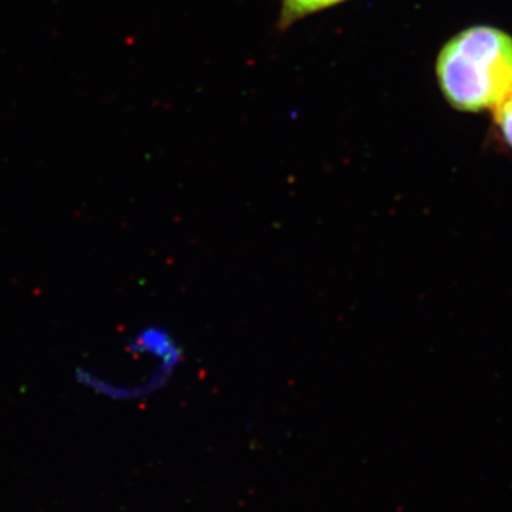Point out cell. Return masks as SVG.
Listing matches in <instances>:
<instances>
[{"label":"cell","instance_id":"cell-1","mask_svg":"<svg viewBox=\"0 0 512 512\" xmlns=\"http://www.w3.org/2000/svg\"><path fill=\"white\" fill-rule=\"evenodd\" d=\"M437 82L453 109H495L512 89V37L491 26H473L451 37L436 63Z\"/></svg>","mask_w":512,"mask_h":512},{"label":"cell","instance_id":"cell-2","mask_svg":"<svg viewBox=\"0 0 512 512\" xmlns=\"http://www.w3.org/2000/svg\"><path fill=\"white\" fill-rule=\"evenodd\" d=\"M345 0H282L281 15H279V29L286 30L293 23L298 22L313 13L333 8Z\"/></svg>","mask_w":512,"mask_h":512},{"label":"cell","instance_id":"cell-3","mask_svg":"<svg viewBox=\"0 0 512 512\" xmlns=\"http://www.w3.org/2000/svg\"><path fill=\"white\" fill-rule=\"evenodd\" d=\"M494 120L498 130H500L504 143L512 148V89L507 93V96L495 106Z\"/></svg>","mask_w":512,"mask_h":512}]
</instances>
